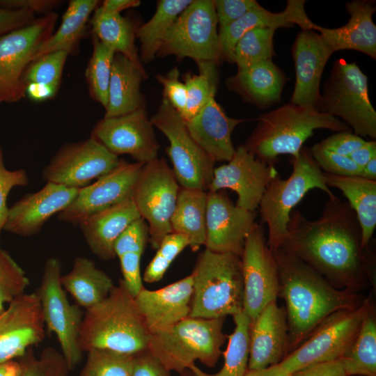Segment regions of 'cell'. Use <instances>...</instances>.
I'll use <instances>...</instances> for the list:
<instances>
[{"mask_svg":"<svg viewBox=\"0 0 376 376\" xmlns=\"http://www.w3.org/2000/svg\"><path fill=\"white\" fill-rule=\"evenodd\" d=\"M120 160L89 137L61 147L42 170V177L47 182L80 189L111 172Z\"/></svg>","mask_w":376,"mask_h":376,"instance_id":"cell-15","label":"cell"},{"mask_svg":"<svg viewBox=\"0 0 376 376\" xmlns=\"http://www.w3.org/2000/svg\"><path fill=\"white\" fill-rule=\"evenodd\" d=\"M311 153L326 173L339 176L361 175V169L348 156L341 155L321 147L318 143L310 148Z\"/></svg>","mask_w":376,"mask_h":376,"instance_id":"cell-48","label":"cell"},{"mask_svg":"<svg viewBox=\"0 0 376 376\" xmlns=\"http://www.w3.org/2000/svg\"><path fill=\"white\" fill-rule=\"evenodd\" d=\"M290 376H348L340 360L322 363L307 367Z\"/></svg>","mask_w":376,"mask_h":376,"instance_id":"cell-58","label":"cell"},{"mask_svg":"<svg viewBox=\"0 0 376 376\" xmlns=\"http://www.w3.org/2000/svg\"><path fill=\"white\" fill-rule=\"evenodd\" d=\"M22 366L19 361L11 360L0 363V376H22Z\"/></svg>","mask_w":376,"mask_h":376,"instance_id":"cell-62","label":"cell"},{"mask_svg":"<svg viewBox=\"0 0 376 376\" xmlns=\"http://www.w3.org/2000/svg\"><path fill=\"white\" fill-rule=\"evenodd\" d=\"M290 163L292 167L290 175L286 179L279 174L274 176L258 206L261 222L267 225V244L272 251L284 243L290 214L308 191L319 189L328 196L334 195L310 149L302 147L297 155L291 156Z\"/></svg>","mask_w":376,"mask_h":376,"instance_id":"cell-7","label":"cell"},{"mask_svg":"<svg viewBox=\"0 0 376 376\" xmlns=\"http://www.w3.org/2000/svg\"><path fill=\"white\" fill-rule=\"evenodd\" d=\"M235 324L228 336V343L224 352V363L215 374H208L193 364L189 370L193 376H243L248 370L249 357V328L251 321L242 311L233 316Z\"/></svg>","mask_w":376,"mask_h":376,"instance_id":"cell-40","label":"cell"},{"mask_svg":"<svg viewBox=\"0 0 376 376\" xmlns=\"http://www.w3.org/2000/svg\"><path fill=\"white\" fill-rule=\"evenodd\" d=\"M350 19L345 25L327 29L316 24L319 33L333 52L352 49L376 58V26L373 15L376 10L373 1L355 0L345 4Z\"/></svg>","mask_w":376,"mask_h":376,"instance_id":"cell-28","label":"cell"},{"mask_svg":"<svg viewBox=\"0 0 376 376\" xmlns=\"http://www.w3.org/2000/svg\"><path fill=\"white\" fill-rule=\"evenodd\" d=\"M150 336L135 298L120 280L104 299L84 312L79 345L83 352L106 350L134 356L147 350Z\"/></svg>","mask_w":376,"mask_h":376,"instance_id":"cell-3","label":"cell"},{"mask_svg":"<svg viewBox=\"0 0 376 376\" xmlns=\"http://www.w3.org/2000/svg\"><path fill=\"white\" fill-rule=\"evenodd\" d=\"M89 24L92 36L115 53L120 54L145 70L135 45L137 27L129 19L120 14L107 12L99 5L93 13Z\"/></svg>","mask_w":376,"mask_h":376,"instance_id":"cell-36","label":"cell"},{"mask_svg":"<svg viewBox=\"0 0 376 376\" xmlns=\"http://www.w3.org/2000/svg\"><path fill=\"white\" fill-rule=\"evenodd\" d=\"M61 263L58 258L47 259L36 290L45 324L53 332L68 366L74 369L81 361L83 352L79 345L80 328L84 313L77 304H71L61 284Z\"/></svg>","mask_w":376,"mask_h":376,"instance_id":"cell-10","label":"cell"},{"mask_svg":"<svg viewBox=\"0 0 376 376\" xmlns=\"http://www.w3.org/2000/svg\"><path fill=\"white\" fill-rule=\"evenodd\" d=\"M180 185L163 159L144 164L132 193V199L142 219L148 224L152 247L157 249L163 238L172 233L171 219Z\"/></svg>","mask_w":376,"mask_h":376,"instance_id":"cell-13","label":"cell"},{"mask_svg":"<svg viewBox=\"0 0 376 376\" xmlns=\"http://www.w3.org/2000/svg\"><path fill=\"white\" fill-rule=\"evenodd\" d=\"M61 3L62 1L58 0H0V7L27 10L43 15L53 12Z\"/></svg>","mask_w":376,"mask_h":376,"instance_id":"cell-57","label":"cell"},{"mask_svg":"<svg viewBox=\"0 0 376 376\" xmlns=\"http://www.w3.org/2000/svg\"><path fill=\"white\" fill-rule=\"evenodd\" d=\"M99 4L97 0L70 1L58 29L38 47L32 61L58 51L65 52L68 55L78 54L80 42L87 33V23Z\"/></svg>","mask_w":376,"mask_h":376,"instance_id":"cell-32","label":"cell"},{"mask_svg":"<svg viewBox=\"0 0 376 376\" xmlns=\"http://www.w3.org/2000/svg\"><path fill=\"white\" fill-rule=\"evenodd\" d=\"M272 253L279 272L278 297L285 301L291 352L327 316L340 310L358 308L365 301L359 292L336 288L283 248Z\"/></svg>","mask_w":376,"mask_h":376,"instance_id":"cell-2","label":"cell"},{"mask_svg":"<svg viewBox=\"0 0 376 376\" xmlns=\"http://www.w3.org/2000/svg\"><path fill=\"white\" fill-rule=\"evenodd\" d=\"M225 318L187 317L151 334L147 350L169 371L181 374L197 360L212 368L228 338L223 331Z\"/></svg>","mask_w":376,"mask_h":376,"instance_id":"cell-6","label":"cell"},{"mask_svg":"<svg viewBox=\"0 0 376 376\" xmlns=\"http://www.w3.org/2000/svg\"><path fill=\"white\" fill-rule=\"evenodd\" d=\"M277 174L274 165L260 160L240 145L227 164L214 168L208 191L231 189L237 195V206L255 212L267 186Z\"/></svg>","mask_w":376,"mask_h":376,"instance_id":"cell-19","label":"cell"},{"mask_svg":"<svg viewBox=\"0 0 376 376\" xmlns=\"http://www.w3.org/2000/svg\"><path fill=\"white\" fill-rule=\"evenodd\" d=\"M79 190L47 182L40 190L24 195L8 207L3 229L24 237L37 235L53 215L73 201Z\"/></svg>","mask_w":376,"mask_h":376,"instance_id":"cell-22","label":"cell"},{"mask_svg":"<svg viewBox=\"0 0 376 376\" xmlns=\"http://www.w3.org/2000/svg\"><path fill=\"white\" fill-rule=\"evenodd\" d=\"M141 256V253H131L118 257L123 275L121 280L134 297L144 287L140 268Z\"/></svg>","mask_w":376,"mask_h":376,"instance_id":"cell-53","label":"cell"},{"mask_svg":"<svg viewBox=\"0 0 376 376\" xmlns=\"http://www.w3.org/2000/svg\"><path fill=\"white\" fill-rule=\"evenodd\" d=\"M150 120L169 141L166 152L180 186L208 190L215 162L192 139L180 113L163 97Z\"/></svg>","mask_w":376,"mask_h":376,"instance_id":"cell-11","label":"cell"},{"mask_svg":"<svg viewBox=\"0 0 376 376\" xmlns=\"http://www.w3.org/2000/svg\"><path fill=\"white\" fill-rule=\"evenodd\" d=\"M45 324L36 292L24 293L0 311V363L20 358L45 337Z\"/></svg>","mask_w":376,"mask_h":376,"instance_id":"cell-20","label":"cell"},{"mask_svg":"<svg viewBox=\"0 0 376 376\" xmlns=\"http://www.w3.org/2000/svg\"><path fill=\"white\" fill-rule=\"evenodd\" d=\"M180 376H193V375H191L190 371H189V373H188L187 370H185V371H184L183 373H182L180 374Z\"/></svg>","mask_w":376,"mask_h":376,"instance_id":"cell-64","label":"cell"},{"mask_svg":"<svg viewBox=\"0 0 376 376\" xmlns=\"http://www.w3.org/2000/svg\"><path fill=\"white\" fill-rule=\"evenodd\" d=\"M68 56L65 52L58 51L32 61L24 75L26 96L38 102L54 98L59 90Z\"/></svg>","mask_w":376,"mask_h":376,"instance_id":"cell-37","label":"cell"},{"mask_svg":"<svg viewBox=\"0 0 376 376\" xmlns=\"http://www.w3.org/2000/svg\"><path fill=\"white\" fill-rule=\"evenodd\" d=\"M156 79L163 87L164 97L182 116L186 109L187 92L180 79L178 68L174 67L166 75H157Z\"/></svg>","mask_w":376,"mask_h":376,"instance_id":"cell-51","label":"cell"},{"mask_svg":"<svg viewBox=\"0 0 376 376\" xmlns=\"http://www.w3.org/2000/svg\"><path fill=\"white\" fill-rule=\"evenodd\" d=\"M280 248L291 253L339 289L359 292L373 277V254L361 245V230L347 201L328 196L321 216L311 221L292 211Z\"/></svg>","mask_w":376,"mask_h":376,"instance_id":"cell-1","label":"cell"},{"mask_svg":"<svg viewBox=\"0 0 376 376\" xmlns=\"http://www.w3.org/2000/svg\"><path fill=\"white\" fill-rule=\"evenodd\" d=\"M87 353L79 376H131L133 355L106 350H92Z\"/></svg>","mask_w":376,"mask_h":376,"instance_id":"cell-44","label":"cell"},{"mask_svg":"<svg viewBox=\"0 0 376 376\" xmlns=\"http://www.w3.org/2000/svg\"><path fill=\"white\" fill-rule=\"evenodd\" d=\"M285 81L283 72L272 60H267L237 69V73L226 80V85L245 101L265 108L281 101Z\"/></svg>","mask_w":376,"mask_h":376,"instance_id":"cell-30","label":"cell"},{"mask_svg":"<svg viewBox=\"0 0 376 376\" xmlns=\"http://www.w3.org/2000/svg\"><path fill=\"white\" fill-rule=\"evenodd\" d=\"M149 239L148 227L146 221L139 218L132 223L120 235L114 245L118 258L131 253L143 254Z\"/></svg>","mask_w":376,"mask_h":376,"instance_id":"cell-49","label":"cell"},{"mask_svg":"<svg viewBox=\"0 0 376 376\" xmlns=\"http://www.w3.org/2000/svg\"><path fill=\"white\" fill-rule=\"evenodd\" d=\"M256 212L234 204L222 190L207 191L205 249L241 256L245 240L255 228Z\"/></svg>","mask_w":376,"mask_h":376,"instance_id":"cell-21","label":"cell"},{"mask_svg":"<svg viewBox=\"0 0 376 376\" xmlns=\"http://www.w3.org/2000/svg\"><path fill=\"white\" fill-rule=\"evenodd\" d=\"M279 363L260 370H248L243 376H290Z\"/></svg>","mask_w":376,"mask_h":376,"instance_id":"cell-61","label":"cell"},{"mask_svg":"<svg viewBox=\"0 0 376 376\" xmlns=\"http://www.w3.org/2000/svg\"><path fill=\"white\" fill-rule=\"evenodd\" d=\"M306 1L289 0L280 13H272L259 5L228 26L218 31L219 60L233 63L235 46L247 31L258 27H290L297 24L301 30H314L316 24L306 15Z\"/></svg>","mask_w":376,"mask_h":376,"instance_id":"cell-26","label":"cell"},{"mask_svg":"<svg viewBox=\"0 0 376 376\" xmlns=\"http://www.w3.org/2000/svg\"><path fill=\"white\" fill-rule=\"evenodd\" d=\"M324 175L327 186L338 189L347 198L360 225L362 247H367L376 227V180L360 175Z\"/></svg>","mask_w":376,"mask_h":376,"instance_id":"cell-33","label":"cell"},{"mask_svg":"<svg viewBox=\"0 0 376 376\" xmlns=\"http://www.w3.org/2000/svg\"><path fill=\"white\" fill-rule=\"evenodd\" d=\"M371 301L366 298L358 308L340 310L327 316L279 365L292 374L339 360L356 338Z\"/></svg>","mask_w":376,"mask_h":376,"instance_id":"cell-9","label":"cell"},{"mask_svg":"<svg viewBox=\"0 0 376 376\" xmlns=\"http://www.w3.org/2000/svg\"><path fill=\"white\" fill-rule=\"evenodd\" d=\"M276 27H258L244 33L236 43L233 63L237 69L272 60L274 54V35Z\"/></svg>","mask_w":376,"mask_h":376,"instance_id":"cell-42","label":"cell"},{"mask_svg":"<svg viewBox=\"0 0 376 376\" xmlns=\"http://www.w3.org/2000/svg\"><path fill=\"white\" fill-rule=\"evenodd\" d=\"M61 281L64 290L86 310L104 299L115 285L93 260L81 256L75 258L71 270L61 276Z\"/></svg>","mask_w":376,"mask_h":376,"instance_id":"cell-34","label":"cell"},{"mask_svg":"<svg viewBox=\"0 0 376 376\" xmlns=\"http://www.w3.org/2000/svg\"><path fill=\"white\" fill-rule=\"evenodd\" d=\"M366 142V141L363 138L350 132V131H343L328 136L318 144L323 148L333 152L349 156Z\"/></svg>","mask_w":376,"mask_h":376,"instance_id":"cell-54","label":"cell"},{"mask_svg":"<svg viewBox=\"0 0 376 376\" xmlns=\"http://www.w3.org/2000/svg\"><path fill=\"white\" fill-rule=\"evenodd\" d=\"M169 372L148 350L134 355L131 376H170Z\"/></svg>","mask_w":376,"mask_h":376,"instance_id":"cell-56","label":"cell"},{"mask_svg":"<svg viewBox=\"0 0 376 376\" xmlns=\"http://www.w3.org/2000/svg\"><path fill=\"white\" fill-rule=\"evenodd\" d=\"M140 3L139 0H105L100 6L107 12L120 14L121 11L137 7Z\"/></svg>","mask_w":376,"mask_h":376,"instance_id":"cell-60","label":"cell"},{"mask_svg":"<svg viewBox=\"0 0 376 376\" xmlns=\"http://www.w3.org/2000/svg\"><path fill=\"white\" fill-rule=\"evenodd\" d=\"M214 5L219 30H221L260 4L255 0H215Z\"/></svg>","mask_w":376,"mask_h":376,"instance_id":"cell-52","label":"cell"},{"mask_svg":"<svg viewBox=\"0 0 376 376\" xmlns=\"http://www.w3.org/2000/svg\"><path fill=\"white\" fill-rule=\"evenodd\" d=\"M290 351L285 309L272 301L250 323L248 370L276 365Z\"/></svg>","mask_w":376,"mask_h":376,"instance_id":"cell-24","label":"cell"},{"mask_svg":"<svg viewBox=\"0 0 376 376\" xmlns=\"http://www.w3.org/2000/svg\"><path fill=\"white\" fill-rule=\"evenodd\" d=\"M192 292L191 274L158 290L142 288L134 298L150 334L189 317Z\"/></svg>","mask_w":376,"mask_h":376,"instance_id":"cell-25","label":"cell"},{"mask_svg":"<svg viewBox=\"0 0 376 376\" xmlns=\"http://www.w3.org/2000/svg\"><path fill=\"white\" fill-rule=\"evenodd\" d=\"M192 0H160L152 17L136 29L140 42V59L144 63L152 61L162 44L164 37L179 15Z\"/></svg>","mask_w":376,"mask_h":376,"instance_id":"cell-38","label":"cell"},{"mask_svg":"<svg viewBox=\"0 0 376 376\" xmlns=\"http://www.w3.org/2000/svg\"><path fill=\"white\" fill-rule=\"evenodd\" d=\"M376 156V141H366L365 144L355 150L348 157L361 169Z\"/></svg>","mask_w":376,"mask_h":376,"instance_id":"cell-59","label":"cell"},{"mask_svg":"<svg viewBox=\"0 0 376 376\" xmlns=\"http://www.w3.org/2000/svg\"><path fill=\"white\" fill-rule=\"evenodd\" d=\"M56 12L0 38V104L15 103L26 96L24 75L38 47L53 33Z\"/></svg>","mask_w":376,"mask_h":376,"instance_id":"cell-14","label":"cell"},{"mask_svg":"<svg viewBox=\"0 0 376 376\" xmlns=\"http://www.w3.org/2000/svg\"><path fill=\"white\" fill-rule=\"evenodd\" d=\"M333 53L319 33L301 30L297 34L292 47L296 81L291 103L318 110L321 77Z\"/></svg>","mask_w":376,"mask_h":376,"instance_id":"cell-23","label":"cell"},{"mask_svg":"<svg viewBox=\"0 0 376 376\" xmlns=\"http://www.w3.org/2000/svg\"><path fill=\"white\" fill-rule=\"evenodd\" d=\"M215 94L212 93L203 109L185 123L192 139L215 162L229 161L235 150L231 135L245 120L228 116Z\"/></svg>","mask_w":376,"mask_h":376,"instance_id":"cell-27","label":"cell"},{"mask_svg":"<svg viewBox=\"0 0 376 376\" xmlns=\"http://www.w3.org/2000/svg\"><path fill=\"white\" fill-rule=\"evenodd\" d=\"M189 317L213 319L243 311L244 283L240 256L205 249L191 274Z\"/></svg>","mask_w":376,"mask_h":376,"instance_id":"cell-5","label":"cell"},{"mask_svg":"<svg viewBox=\"0 0 376 376\" xmlns=\"http://www.w3.org/2000/svg\"><path fill=\"white\" fill-rule=\"evenodd\" d=\"M29 184V178L24 169L8 170L4 164L3 152L0 145V231L6 221L8 207L6 200L10 190L15 187H24Z\"/></svg>","mask_w":376,"mask_h":376,"instance_id":"cell-50","label":"cell"},{"mask_svg":"<svg viewBox=\"0 0 376 376\" xmlns=\"http://www.w3.org/2000/svg\"><path fill=\"white\" fill-rule=\"evenodd\" d=\"M339 360L348 376H376V315L372 301L356 338Z\"/></svg>","mask_w":376,"mask_h":376,"instance_id":"cell-39","label":"cell"},{"mask_svg":"<svg viewBox=\"0 0 376 376\" xmlns=\"http://www.w3.org/2000/svg\"><path fill=\"white\" fill-rule=\"evenodd\" d=\"M90 137L115 155H128L142 164L157 159L160 147L145 108L104 117L95 125Z\"/></svg>","mask_w":376,"mask_h":376,"instance_id":"cell-17","label":"cell"},{"mask_svg":"<svg viewBox=\"0 0 376 376\" xmlns=\"http://www.w3.org/2000/svg\"><path fill=\"white\" fill-rule=\"evenodd\" d=\"M146 78L145 70L139 68L120 54L116 53L104 117L119 116L145 108L141 84Z\"/></svg>","mask_w":376,"mask_h":376,"instance_id":"cell-31","label":"cell"},{"mask_svg":"<svg viewBox=\"0 0 376 376\" xmlns=\"http://www.w3.org/2000/svg\"><path fill=\"white\" fill-rule=\"evenodd\" d=\"M244 283L243 312L252 322L279 292L277 265L263 226L256 224L246 237L240 256Z\"/></svg>","mask_w":376,"mask_h":376,"instance_id":"cell-16","label":"cell"},{"mask_svg":"<svg viewBox=\"0 0 376 376\" xmlns=\"http://www.w3.org/2000/svg\"><path fill=\"white\" fill-rule=\"evenodd\" d=\"M29 283L22 268L0 246V311L6 304L25 293Z\"/></svg>","mask_w":376,"mask_h":376,"instance_id":"cell-47","label":"cell"},{"mask_svg":"<svg viewBox=\"0 0 376 376\" xmlns=\"http://www.w3.org/2000/svg\"><path fill=\"white\" fill-rule=\"evenodd\" d=\"M139 218L132 196L90 217L78 226L91 252L102 260H109L116 257L114 245L118 238Z\"/></svg>","mask_w":376,"mask_h":376,"instance_id":"cell-29","label":"cell"},{"mask_svg":"<svg viewBox=\"0 0 376 376\" xmlns=\"http://www.w3.org/2000/svg\"><path fill=\"white\" fill-rule=\"evenodd\" d=\"M36 18V14L30 10L0 7V38L31 24Z\"/></svg>","mask_w":376,"mask_h":376,"instance_id":"cell-55","label":"cell"},{"mask_svg":"<svg viewBox=\"0 0 376 376\" xmlns=\"http://www.w3.org/2000/svg\"><path fill=\"white\" fill-rule=\"evenodd\" d=\"M318 110L340 119L361 138L376 139V111L369 98L368 77L355 63L336 61Z\"/></svg>","mask_w":376,"mask_h":376,"instance_id":"cell-8","label":"cell"},{"mask_svg":"<svg viewBox=\"0 0 376 376\" xmlns=\"http://www.w3.org/2000/svg\"><path fill=\"white\" fill-rule=\"evenodd\" d=\"M207 191L180 187L171 219V232L185 236L192 251H197L206 241Z\"/></svg>","mask_w":376,"mask_h":376,"instance_id":"cell-35","label":"cell"},{"mask_svg":"<svg viewBox=\"0 0 376 376\" xmlns=\"http://www.w3.org/2000/svg\"><path fill=\"white\" fill-rule=\"evenodd\" d=\"M187 246L189 242L185 236L175 233L166 235L147 265L143 281L152 283L162 280L175 258Z\"/></svg>","mask_w":376,"mask_h":376,"instance_id":"cell-46","label":"cell"},{"mask_svg":"<svg viewBox=\"0 0 376 376\" xmlns=\"http://www.w3.org/2000/svg\"><path fill=\"white\" fill-rule=\"evenodd\" d=\"M217 63L199 62L198 75L187 72L183 80L187 88V101L185 112L181 116L185 122L194 118L205 105L210 95L217 92L218 73Z\"/></svg>","mask_w":376,"mask_h":376,"instance_id":"cell-43","label":"cell"},{"mask_svg":"<svg viewBox=\"0 0 376 376\" xmlns=\"http://www.w3.org/2000/svg\"><path fill=\"white\" fill-rule=\"evenodd\" d=\"M217 26L214 1L192 0L167 31L157 56L218 64Z\"/></svg>","mask_w":376,"mask_h":376,"instance_id":"cell-12","label":"cell"},{"mask_svg":"<svg viewBox=\"0 0 376 376\" xmlns=\"http://www.w3.org/2000/svg\"><path fill=\"white\" fill-rule=\"evenodd\" d=\"M143 164L121 159L111 172L80 189L73 201L58 214V219L79 226L90 217L131 198Z\"/></svg>","mask_w":376,"mask_h":376,"instance_id":"cell-18","label":"cell"},{"mask_svg":"<svg viewBox=\"0 0 376 376\" xmlns=\"http://www.w3.org/2000/svg\"><path fill=\"white\" fill-rule=\"evenodd\" d=\"M257 121L244 146L258 159L272 165L281 155H297L317 129L350 131L329 113L291 102L260 115Z\"/></svg>","mask_w":376,"mask_h":376,"instance_id":"cell-4","label":"cell"},{"mask_svg":"<svg viewBox=\"0 0 376 376\" xmlns=\"http://www.w3.org/2000/svg\"><path fill=\"white\" fill-rule=\"evenodd\" d=\"M93 38V53L85 71L88 93L93 100L104 109L108 103V93L115 52L102 43L95 36Z\"/></svg>","mask_w":376,"mask_h":376,"instance_id":"cell-41","label":"cell"},{"mask_svg":"<svg viewBox=\"0 0 376 376\" xmlns=\"http://www.w3.org/2000/svg\"><path fill=\"white\" fill-rule=\"evenodd\" d=\"M22 376H68L70 369L61 352L45 347L39 357H36L32 348L20 357Z\"/></svg>","mask_w":376,"mask_h":376,"instance_id":"cell-45","label":"cell"},{"mask_svg":"<svg viewBox=\"0 0 376 376\" xmlns=\"http://www.w3.org/2000/svg\"><path fill=\"white\" fill-rule=\"evenodd\" d=\"M371 180H376V156L373 157L362 169L361 175Z\"/></svg>","mask_w":376,"mask_h":376,"instance_id":"cell-63","label":"cell"}]
</instances>
